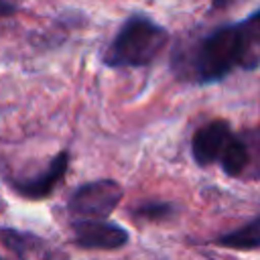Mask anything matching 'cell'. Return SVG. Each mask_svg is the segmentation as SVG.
Returning a JSON list of instances; mask_svg holds the SVG:
<instances>
[{
	"mask_svg": "<svg viewBox=\"0 0 260 260\" xmlns=\"http://www.w3.org/2000/svg\"><path fill=\"white\" fill-rule=\"evenodd\" d=\"M169 43V30L148 14L132 12L124 18L114 39L108 43L102 63L110 69L146 67Z\"/></svg>",
	"mask_w": 260,
	"mask_h": 260,
	"instance_id": "1",
	"label": "cell"
},
{
	"mask_svg": "<svg viewBox=\"0 0 260 260\" xmlns=\"http://www.w3.org/2000/svg\"><path fill=\"white\" fill-rule=\"evenodd\" d=\"M191 75L197 83L223 79L236 67H244V39L240 22L225 24L205 35L191 53Z\"/></svg>",
	"mask_w": 260,
	"mask_h": 260,
	"instance_id": "2",
	"label": "cell"
},
{
	"mask_svg": "<svg viewBox=\"0 0 260 260\" xmlns=\"http://www.w3.org/2000/svg\"><path fill=\"white\" fill-rule=\"evenodd\" d=\"M124 191L114 179L87 181L73 189L67 199V211L73 219H106L122 201Z\"/></svg>",
	"mask_w": 260,
	"mask_h": 260,
	"instance_id": "3",
	"label": "cell"
},
{
	"mask_svg": "<svg viewBox=\"0 0 260 260\" xmlns=\"http://www.w3.org/2000/svg\"><path fill=\"white\" fill-rule=\"evenodd\" d=\"M69 160H71V154L65 148V150H59L41 173L30 175V177H20V179H6V181H8L10 189L14 193H18L20 197L41 201V199H47L49 195H53L55 187L63 181V177L69 171Z\"/></svg>",
	"mask_w": 260,
	"mask_h": 260,
	"instance_id": "4",
	"label": "cell"
},
{
	"mask_svg": "<svg viewBox=\"0 0 260 260\" xmlns=\"http://www.w3.org/2000/svg\"><path fill=\"white\" fill-rule=\"evenodd\" d=\"M73 244L83 250H118L128 244L130 234L108 219H73Z\"/></svg>",
	"mask_w": 260,
	"mask_h": 260,
	"instance_id": "5",
	"label": "cell"
},
{
	"mask_svg": "<svg viewBox=\"0 0 260 260\" xmlns=\"http://www.w3.org/2000/svg\"><path fill=\"white\" fill-rule=\"evenodd\" d=\"M232 130L225 120H211L195 130L191 138V154L199 167H207L221 158L228 142L232 140Z\"/></svg>",
	"mask_w": 260,
	"mask_h": 260,
	"instance_id": "6",
	"label": "cell"
},
{
	"mask_svg": "<svg viewBox=\"0 0 260 260\" xmlns=\"http://www.w3.org/2000/svg\"><path fill=\"white\" fill-rule=\"evenodd\" d=\"M219 165L223 169L225 175L230 177H242L248 173L250 169V150H248V144H246V138L244 134H234L232 140L228 142L221 158H219Z\"/></svg>",
	"mask_w": 260,
	"mask_h": 260,
	"instance_id": "7",
	"label": "cell"
},
{
	"mask_svg": "<svg viewBox=\"0 0 260 260\" xmlns=\"http://www.w3.org/2000/svg\"><path fill=\"white\" fill-rule=\"evenodd\" d=\"M217 246L223 248H234V250H252V248H260V215L254 217L252 221L244 223L238 230H232L228 234H221L219 238H215Z\"/></svg>",
	"mask_w": 260,
	"mask_h": 260,
	"instance_id": "8",
	"label": "cell"
},
{
	"mask_svg": "<svg viewBox=\"0 0 260 260\" xmlns=\"http://www.w3.org/2000/svg\"><path fill=\"white\" fill-rule=\"evenodd\" d=\"M244 39V67L256 69L260 65V10L240 22Z\"/></svg>",
	"mask_w": 260,
	"mask_h": 260,
	"instance_id": "9",
	"label": "cell"
},
{
	"mask_svg": "<svg viewBox=\"0 0 260 260\" xmlns=\"http://www.w3.org/2000/svg\"><path fill=\"white\" fill-rule=\"evenodd\" d=\"M0 242L8 250H12L14 254H20V256H26L28 252H35L37 248L43 246V240L37 238L35 234L12 230V228H0Z\"/></svg>",
	"mask_w": 260,
	"mask_h": 260,
	"instance_id": "10",
	"label": "cell"
},
{
	"mask_svg": "<svg viewBox=\"0 0 260 260\" xmlns=\"http://www.w3.org/2000/svg\"><path fill=\"white\" fill-rule=\"evenodd\" d=\"M175 211V207L167 201H144L138 207L132 209V215L138 219H148V221H160L171 217Z\"/></svg>",
	"mask_w": 260,
	"mask_h": 260,
	"instance_id": "11",
	"label": "cell"
},
{
	"mask_svg": "<svg viewBox=\"0 0 260 260\" xmlns=\"http://www.w3.org/2000/svg\"><path fill=\"white\" fill-rule=\"evenodd\" d=\"M244 138H246V144H248V150H250V175L254 179L260 177V128L256 130H246L242 132Z\"/></svg>",
	"mask_w": 260,
	"mask_h": 260,
	"instance_id": "12",
	"label": "cell"
},
{
	"mask_svg": "<svg viewBox=\"0 0 260 260\" xmlns=\"http://www.w3.org/2000/svg\"><path fill=\"white\" fill-rule=\"evenodd\" d=\"M18 8H16V4H12L10 0H0V16H10V14H14Z\"/></svg>",
	"mask_w": 260,
	"mask_h": 260,
	"instance_id": "13",
	"label": "cell"
},
{
	"mask_svg": "<svg viewBox=\"0 0 260 260\" xmlns=\"http://www.w3.org/2000/svg\"><path fill=\"white\" fill-rule=\"evenodd\" d=\"M228 2H232V0H213V6H217V8H221V6H225Z\"/></svg>",
	"mask_w": 260,
	"mask_h": 260,
	"instance_id": "14",
	"label": "cell"
},
{
	"mask_svg": "<svg viewBox=\"0 0 260 260\" xmlns=\"http://www.w3.org/2000/svg\"><path fill=\"white\" fill-rule=\"evenodd\" d=\"M0 260H6V258H0Z\"/></svg>",
	"mask_w": 260,
	"mask_h": 260,
	"instance_id": "15",
	"label": "cell"
}]
</instances>
